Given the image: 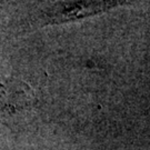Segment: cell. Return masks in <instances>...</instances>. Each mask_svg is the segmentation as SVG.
Instances as JSON below:
<instances>
[{"label": "cell", "instance_id": "1", "mask_svg": "<svg viewBox=\"0 0 150 150\" xmlns=\"http://www.w3.org/2000/svg\"><path fill=\"white\" fill-rule=\"evenodd\" d=\"M35 102V95L26 82L0 77V111L13 113Z\"/></svg>", "mask_w": 150, "mask_h": 150}]
</instances>
